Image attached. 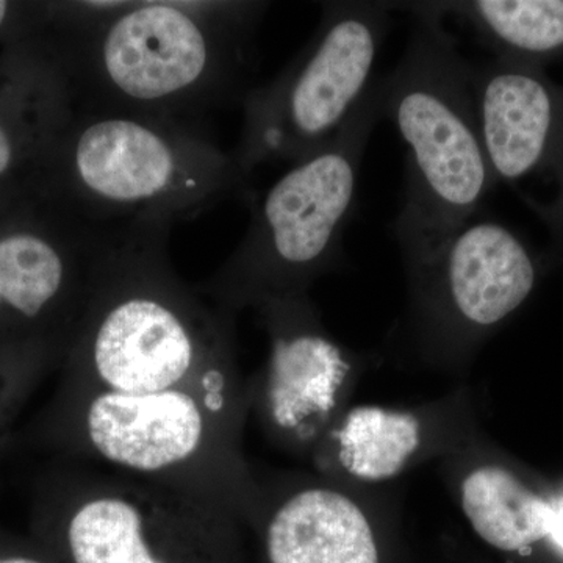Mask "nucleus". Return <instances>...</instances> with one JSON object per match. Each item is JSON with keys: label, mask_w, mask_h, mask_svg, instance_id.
<instances>
[{"label": "nucleus", "mask_w": 563, "mask_h": 563, "mask_svg": "<svg viewBox=\"0 0 563 563\" xmlns=\"http://www.w3.org/2000/svg\"><path fill=\"white\" fill-rule=\"evenodd\" d=\"M169 232L133 224L111 247L43 437L62 461L152 481L251 521L258 484L242 453L250 398L235 317L177 274Z\"/></svg>", "instance_id": "1"}, {"label": "nucleus", "mask_w": 563, "mask_h": 563, "mask_svg": "<svg viewBox=\"0 0 563 563\" xmlns=\"http://www.w3.org/2000/svg\"><path fill=\"white\" fill-rule=\"evenodd\" d=\"M266 2H44L33 35L74 111L199 124L243 102Z\"/></svg>", "instance_id": "2"}, {"label": "nucleus", "mask_w": 563, "mask_h": 563, "mask_svg": "<svg viewBox=\"0 0 563 563\" xmlns=\"http://www.w3.org/2000/svg\"><path fill=\"white\" fill-rule=\"evenodd\" d=\"M29 191L106 225L196 220L251 177L199 124L74 111Z\"/></svg>", "instance_id": "3"}, {"label": "nucleus", "mask_w": 563, "mask_h": 563, "mask_svg": "<svg viewBox=\"0 0 563 563\" xmlns=\"http://www.w3.org/2000/svg\"><path fill=\"white\" fill-rule=\"evenodd\" d=\"M393 9L415 14L401 60L377 80L380 113L407 146L406 187L393 233L410 263L479 217L496 181L481 133L472 65L443 18L424 3Z\"/></svg>", "instance_id": "4"}, {"label": "nucleus", "mask_w": 563, "mask_h": 563, "mask_svg": "<svg viewBox=\"0 0 563 563\" xmlns=\"http://www.w3.org/2000/svg\"><path fill=\"white\" fill-rule=\"evenodd\" d=\"M379 120L374 80L325 146L290 165L262 198L252 196L242 242L196 290L232 317L274 299L307 295L342 254L363 154Z\"/></svg>", "instance_id": "5"}, {"label": "nucleus", "mask_w": 563, "mask_h": 563, "mask_svg": "<svg viewBox=\"0 0 563 563\" xmlns=\"http://www.w3.org/2000/svg\"><path fill=\"white\" fill-rule=\"evenodd\" d=\"M36 512L69 563H218L236 520L152 481L62 461Z\"/></svg>", "instance_id": "6"}, {"label": "nucleus", "mask_w": 563, "mask_h": 563, "mask_svg": "<svg viewBox=\"0 0 563 563\" xmlns=\"http://www.w3.org/2000/svg\"><path fill=\"white\" fill-rule=\"evenodd\" d=\"M388 2H325L312 40L268 84L244 96L232 151L246 176L268 163L303 161L335 136L374 84L390 24Z\"/></svg>", "instance_id": "7"}, {"label": "nucleus", "mask_w": 563, "mask_h": 563, "mask_svg": "<svg viewBox=\"0 0 563 563\" xmlns=\"http://www.w3.org/2000/svg\"><path fill=\"white\" fill-rule=\"evenodd\" d=\"M128 225L98 224L33 191L0 199V347L65 358Z\"/></svg>", "instance_id": "8"}, {"label": "nucleus", "mask_w": 563, "mask_h": 563, "mask_svg": "<svg viewBox=\"0 0 563 563\" xmlns=\"http://www.w3.org/2000/svg\"><path fill=\"white\" fill-rule=\"evenodd\" d=\"M407 266L426 332L450 350L476 342L517 312L540 273L520 235L479 217Z\"/></svg>", "instance_id": "9"}, {"label": "nucleus", "mask_w": 563, "mask_h": 563, "mask_svg": "<svg viewBox=\"0 0 563 563\" xmlns=\"http://www.w3.org/2000/svg\"><path fill=\"white\" fill-rule=\"evenodd\" d=\"M472 79L496 185L520 196L563 254V85L544 68L499 58L472 65Z\"/></svg>", "instance_id": "10"}, {"label": "nucleus", "mask_w": 563, "mask_h": 563, "mask_svg": "<svg viewBox=\"0 0 563 563\" xmlns=\"http://www.w3.org/2000/svg\"><path fill=\"white\" fill-rule=\"evenodd\" d=\"M269 336V355L251 404L274 439L307 450L324 439L352 362L322 328L307 295L274 299L258 307Z\"/></svg>", "instance_id": "11"}, {"label": "nucleus", "mask_w": 563, "mask_h": 563, "mask_svg": "<svg viewBox=\"0 0 563 563\" xmlns=\"http://www.w3.org/2000/svg\"><path fill=\"white\" fill-rule=\"evenodd\" d=\"M68 88L35 35L0 54V199L29 191L51 144L73 117Z\"/></svg>", "instance_id": "12"}, {"label": "nucleus", "mask_w": 563, "mask_h": 563, "mask_svg": "<svg viewBox=\"0 0 563 563\" xmlns=\"http://www.w3.org/2000/svg\"><path fill=\"white\" fill-rule=\"evenodd\" d=\"M255 515H265L269 563H379L361 506L328 485L299 484L276 496L258 487Z\"/></svg>", "instance_id": "13"}, {"label": "nucleus", "mask_w": 563, "mask_h": 563, "mask_svg": "<svg viewBox=\"0 0 563 563\" xmlns=\"http://www.w3.org/2000/svg\"><path fill=\"white\" fill-rule=\"evenodd\" d=\"M440 18L468 25L499 60L544 68L563 63V0L422 2Z\"/></svg>", "instance_id": "14"}, {"label": "nucleus", "mask_w": 563, "mask_h": 563, "mask_svg": "<svg viewBox=\"0 0 563 563\" xmlns=\"http://www.w3.org/2000/svg\"><path fill=\"white\" fill-rule=\"evenodd\" d=\"M463 515L474 532L496 550H525L550 537L553 504L498 465H483L461 484Z\"/></svg>", "instance_id": "15"}, {"label": "nucleus", "mask_w": 563, "mask_h": 563, "mask_svg": "<svg viewBox=\"0 0 563 563\" xmlns=\"http://www.w3.org/2000/svg\"><path fill=\"white\" fill-rule=\"evenodd\" d=\"M340 466L361 481L380 483L401 473L421 444L413 415L383 407H357L332 433Z\"/></svg>", "instance_id": "16"}, {"label": "nucleus", "mask_w": 563, "mask_h": 563, "mask_svg": "<svg viewBox=\"0 0 563 563\" xmlns=\"http://www.w3.org/2000/svg\"><path fill=\"white\" fill-rule=\"evenodd\" d=\"M60 365L62 357L54 352L0 347V444L9 431L11 418L36 383V377L51 366Z\"/></svg>", "instance_id": "17"}, {"label": "nucleus", "mask_w": 563, "mask_h": 563, "mask_svg": "<svg viewBox=\"0 0 563 563\" xmlns=\"http://www.w3.org/2000/svg\"><path fill=\"white\" fill-rule=\"evenodd\" d=\"M40 10L41 3L0 0V43H11L27 35L38 20Z\"/></svg>", "instance_id": "18"}, {"label": "nucleus", "mask_w": 563, "mask_h": 563, "mask_svg": "<svg viewBox=\"0 0 563 563\" xmlns=\"http://www.w3.org/2000/svg\"><path fill=\"white\" fill-rule=\"evenodd\" d=\"M550 536L563 548V503L553 506V525H551Z\"/></svg>", "instance_id": "19"}, {"label": "nucleus", "mask_w": 563, "mask_h": 563, "mask_svg": "<svg viewBox=\"0 0 563 563\" xmlns=\"http://www.w3.org/2000/svg\"><path fill=\"white\" fill-rule=\"evenodd\" d=\"M0 563H47V562L41 561V559L32 558V555L13 554V555H2V558H0Z\"/></svg>", "instance_id": "20"}]
</instances>
